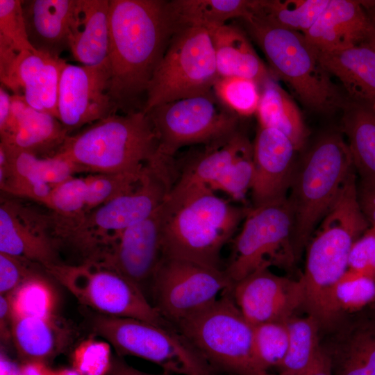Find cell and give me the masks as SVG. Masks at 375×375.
<instances>
[{"mask_svg": "<svg viewBox=\"0 0 375 375\" xmlns=\"http://www.w3.org/2000/svg\"><path fill=\"white\" fill-rule=\"evenodd\" d=\"M109 3V95L117 113L144 111L150 81L178 29L168 1Z\"/></svg>", "mask_w": 375, "mask_h": 375, "instance_id": "cell-1", "label": "cell"}, {"mask_svg": "<svg viewBox=\"0 0 375 375\" xmlns=\"http://www.w3.org/2000/svg\"><path fill=\"white\" fill-rule=\"evenodd\" d=\"M247 211L208 187L173 185L162 204L163 256L224 270L222 251Z\"/></svg>", "mask_w": 375, "mask_h": 375, "instance_id": "cell-2", "label": "cell"}, {"mask_svg": "<svg viewBox=\"0 0 375 375\" xmlns=\"http://www.w3.org/2000/svg\"><path fill=\"white\" fill-rule=\"evenodd\" d=\"M369 226L358 203L352 172L307 246L305 271L300 281L308 312L320 317L338 312L337 290L348 269L351 247Z\"/></svg>", "mask_w": 375, "mask_h": 375, "instance_id": "cell-3", "label": "cell"}, {"mask_svg": "<svg viewBox=\"0 0 375 375\" xmlns=\"http://www.w3.org/2000/svg\"><path fill=\"white\" fill-rule=\"evenodd\" d=\"M158 140L148 113L112 114L66 138L53 156L91 174L139 172L159 156Z\"/></svg>", "mask_w": 375, "mask_h": 375, "instance_id": "cell-4", "label": "cell"}, {"mask_svg": "<svg viewBox=\"0 0 375 375\" xmlns=\"http://www.w3.org/2000/svg\"><path fill=\"white\" fill-rule=\"evenodd\" d=\"M277 77L289 85L309 110L331 113L349 101L321 64L317 49L304 34L271 23L254 12L241 19Z\"/></svg>", "mask_w": 375, "mask_h": 375, "instance_id": "cell-5", "label": "cell"}, {"mask_svg": "<svg viewBox=\"0 0 375 375\" xmlns=\"http://www.w3.org/2000/svg\"><path fill=\"white\" fill-rule=\"evenodd\" d=\"M354 169L347 142L335 132L320 137L296 165L287 199L297 260Z\"/></svg>", "mask_w": 375, "mask_h": 375, "instance_id": "cell-6", "label": "cell"}, {"mask_svg": "<svg viewBox=\"0 0 375 375\" xmlns=\"http://www.w3.org/2000/svg\"><path fill=\"white\" fill-rule=\"evenodd\" d=\"M175 176L173 165L162 159L156 160L131 192L67 218L62 229L65 240L86 256L108 251L124 230L149 217L160 207L175 182Z\"/></svg>", "mask_w": 375, "mask_h": 375, "instance_id": "cell-7", "label": "cell"}, {"mask_svg": "<svg viewBox=\"0 0 375 375\" xmlns=\"http://www.w3.org/2000/svg\"><path fill=\"white\" fill-rule=\"evenodd\" d=\"M85 310L93 335L105 339L120 356L152 362L166 375H220L176 328Z\"/></svg>", "mask_w": 375, "mask_h": 375, "instance_id": "cell-8", "label": "cell"}, {"mask_svg": "<svg viewBox=\"0 0 375 375\" xmlns=\"http://www.w3.org/2000/svg\"><path fill=\"white\" fill-rule=\"evenodd\" d=\"M176 328L219 374L277 375L265 371L258 362L253 326L235 303L231 289Z\"/></svg>", "mask_w": 375, "mask_h": 375, "instance_id": "cell-9", "label": "cell"}, {"mask_svg": "<svg viewBox=\"0 0 375 375\" xmlns=\"http://www.w3.org/2000/svg\"><path fill=\"white\" fill-rule=\"evenodd\" d=\"M219 78L208 31L188 26L172 36L148 87L144 112L212 91Z\"/></svg>", "mask_w": 375, "mask_h": 375, "instance_id": "cell-10", "label": "cell"}, {"mask_svg": "<svg viewBox=\"0 0 375 375\" xmlns=\"http://www.w3.org/2000/svg\"><path fill=\"white\" fill-rule=\"evenodd\" d=\"M45 269L86 308L176 328L148 301L141 289L115 271L95 264L64 262Z\"/></svg>", "mask_w": 375, "mask_h": 375, "instance_id": "cell-11", "label": "cell"}, {"mask_svg": "<svg viewBox=\"0 0 375 375\" xmlns=\"http://www.w3.org/2000/svg\"><path fill=\"white\" fill-rule=\"evenodd\" d=\"M287 197L248 210L224 271L234 283L260 268H288L297 260Z\"/></svg>", "mask_w": 375, "mask_h": 375, "instance_id": "cell-12", "label": "cell"}, {"mask_svg": "<svg viewBox=\"0 0 375 375\" xmlns=\"http://www.w3.org/2000/svg\"><path fill=\"white\" fill-rule=\"evenodd\" d=\"M159 143V152L174 158L181 148L216 144L238 131L239 117L226 108L213 91L156 106L147 112Z\"/></svg>", "mask_w": 375, "mask_h": 375, "instance_id": "cell-13", "label": "cell"}, {"mask_svg": "<svg viewBox=\"0 0 375 375\" xmlns=\"http://www.w3.org/2000/svg\"><path fill=\"white\" fill-rule=\"evenodd\" d=\"M233 285L224 270L162 256L149 290L153 306L176 328L211 306Z\"/></svg>", "mask_w": 375, "mask_h": 375, "instance_id": "cell-14", "label": "cell"}, {"mask_svg": "<svg viewBox=\"0 0 375 375\" xmlns=\"http://www.w3.org/2000/svg\"><path fill=\"white\" fill-rule=\"evenodd\" d=\"M108 58L96 66L67 64L60 81L58 119L69 133L117 113L109 95Z\"/></svg>", "mask_w": 375, "mask_h": 375, "instance_id": "cell-15", "label": "cell"}, {"mask_svg": "<svg viewBox=\"0 0 375 375\" xmlns=\"http://www.w3.org/2000/svg\"><path fill=\"white\" fill-rule=\"evenodd\" d=\"M231 294L244 318L253 326L287 321L303 304L300 280L276 275L264 267L233 283Z\"/></svg>", "mask_w": 375, "mask_h": 375, "instance_id": "cell-16", "label": "cell"}, {"mask_svg": "<svg viewBox=\"0 0 375 375\" xmlns=\"http://www.w3.org/2000/svg\"><path fill=\"white\" fill-rule=\"evenodd\" d=\"M162 256L161 205L149 217L124 230L108 254L95 265L116 272L145 294Z\"/></svg>", "mask_w": 375, "mask_h": 375, "instance_id": "cell-17", "label": "cell"}, {"mask_svg": "<svg viewBox=\"0 0 375 375\" xmlns=\"http://www.w3.org/2000/svg\"><path fill=\"white\" fill-rule=\"evenodd\" d=\"M0 253L21 258L45 269L63 263L50 235L44 214L31 211L19 203L1 197Z\"/></svg>", "mask_w": 375, "mask_h": 375, "instance_id": "cell-18", "label": "cell"}, {"mask_svg": "<svg viewBox=\"0 0 375 375\" xmlns=\"http://www.w3.org/2000/svg\"><path fill=\"white\" fill-rule=\"evenodd\" d=\"M292 141L277 129L259 126L253 143V207L287 197L296 168Z\"/></svg>", "mask_w": 375, "mask_h": 375, "instance_id": "cell-19", "label": "cell"}, {"mask_svg": "<svg viewBox=\"0 0 375 375\" xmlns=\"http://www.w3.org/2000/svg\"><path fill=\"white\" fill-rule=\"evenodd\" d=\"M22 9L28 41L35 50L60 57L69 49L79 15L78 0L23 1Z\"/></svg>", "mask_w": 375, "mask_h": 375, "instance_id": "cell-20", "label": "cell"}, {"mask_svg": "<svg viewBox=\"0 0 375 375\" xmlns=\"http://www.w3.org/2000/svg\"><path fill=\"white\" fill-rule=\"evenodd\" d=\"M0 135L1 142L38 156L50 157L69 133L58 118L31 108L22 95L13 94L9 120Z\"/></svg>", "mask_w": 375, "mask_h": 375, "instance_id": "cell-21", "label": "cell"}, {"mask_svg": "<svg viewBox=\"0 0 375 375\" xmlns=\"http://www.w3.org/2000/svg\"><path fill=\"white\" fill-rule=\"evenodd\" d=\"M373 28L361 1L329 0L304 35L317 50L331 51L363 44Z\"/></svg>", "mask_w": 375, "mask_h": 375, "instance_id": "cell-22", "label": "cell"}, {"mask_svg": "<svg viewBox=\"0 0 375 375\" xmlns=\"http://www.w3.org/2000/svg\"><path fill=\"white\" fill-rule=\"evenodd\" d=\"M317 51L321 64L339 80L350 101L375 110V51L365 44Z\"/></svg>", "mask_w": 375, "mask_h": 375, "instance_id": "cell-23", "label": "cell"}, {"mask_svg": "<svg viewBox=\"0 0 375 375\" xmlns=\"http://www.w3.org/2000/svg\"><path fill=\"white\" fill-rule=\"evenodd\" d=\"M77 332L56 315L48 318H12L11 335L25 362L47 364L73 343Z\"/></svg>", "mask_w": 375, "mask_h": 375, "instance_id": "cell-24", "label": "cell"}, {"mask_svg": "<svg viewBox=\"0 0 375 375\" xmlns=\"http://www.w3.org/2000/svg\"><path fill=\"white\" fill-rule=\"evenodd\" d=\"M327 344L333 375H375V320L348 324L345 319L335 329Z\"/></svg>", "mask_w": 375, "mask_h": 375, "instance_id": "cell-25", "label": "cell"}, {"mask_svg": "<svg viewBox=\"0 0 375 375\" xmlns=\"http://www.w3.org/2000/svg\"><path fill=\"white\" fill-rule=\"evenodd\" d=\"M210 35L219 77H242L255 81L260 87L269 72L246 34L233 24L207 29Z\"/></svg>", "mask_w": 375, "mask_h": 375, "instance_id": "cell-26", "label": "cell"}, {"mask_svg": "<svg viewBox=\"0 0 375 375\" xmlns=\"http://www.w3.org/2000/svg\"><path fill=\"white\" fill-rule=\"evenodd\" d=\"M78 1L79 15L69 50L73 58L82 65H99L108 58L109 51V0Z\"/></svg>", "mask_w": 375, "mask_h": 375, "instance_id": "cell-27", "label": "cell"}, {"mask_svg": "<svg viewBox=\"0 0 375 375\" xmlns=\"http://www.w3.org/2000/svg\"><path fill=\"white\" fill-rule=\"evenodd\" d=\"M251 144L248 138L238 131L226 140L206 146L203 151L185 165L174 185L210 188Z\"/></svg>", "mask_w": 375, "mask_h": 375, "instance_id": "cell-28", "label": "cell"}, {"mask_svg": "<svg viewBox=\"0 0 375 375\" xmlns=\"http://www.w3.org/2000/svg\"><path fill=\"white\" fill-rule=\"evenodd\" d=\"M256 114L259 126L278 130L292 141L297 151L304 147L308 132L301 113L293 99L272 77L261 85Z\"/></svg>", "mask_w": 375, "mask_h": 375, "instance_id": "cell-29", "label": "cell"}, {"mask_svg": "<svg viewBox=\"0 0 375 375\" xmlns=\"http://www.w3.org/2000/svg\"><path fill=\"white\" fill-rule=\"evenodd\" d=\"M342 131L360 178H375V110L352 101L344 108Z\"/></svg>", "mask_w": 375, "mask_h": 375, "instance_id": "cell-30", "label": "cell"}, {"mask_svg": "<svg viewBox=\"0 0 375 375\" xmlns=\"http://www.w3.org/2000/svg\"><path fill=\"white\" fill-rule=\"evenodd\" d=\"M253 0H172L168 7L180 29L198 26L206 29L223 25L228 19H242L252 12Z\"/></svg>", "mask_w": 375, "mask_h": 375, "instance_id": "cell-31", "label": "cell"}, {"mask_svg": "<svg viewBox=\"0 0 375 375\" xmlns=\"http://www.w3.org/2000/svg\"><path fill=\"white\" fill-rule=\"evenodd\" d=\"M289 340L278 375H301L310 366L321 348L320 328L311 316L292 315L287 320Z\"/></svg>", "mask_w": 375, "mask_h": 375, "instance_id": "cell-32", "label": "cell"}, {"mask_svg": "<svg viewBox=\"0 0 375 375\" xmlns=\"http://www.w3.org/2000/svg\"><path fill=\"white\" fill-rule=\"evenodd\" d=\"M329 0H254L252 12L276 25L305 33Z\"/></svg>", "mask_w": 375, "mask_h": 375, "instance_id": "cell-33", "label": "cell"}, {"mask_svg": "<svg viewBox=\"0 0 375 375\" xmlns=\"http://www.w3.org/2000/svg\"><path fill=\"white\" fill-rule=\"evenodd\" d=\"M7 297L12 318L55 316L56 293L44 276L25 281Z\"/></svg>", "mask_w": 375, "mask_h": 375, "instance_id": "cell-34", "label": "cell"}, {"mask_svg": "<svg viewBox=\"0 0 375 375\" xmlns=\"http://www.w3.org/2000/svg\"><path fill=\"white\" fill-rule=\"evenodd\" d=\"M47 54L38 51H22L13 67L6 88L14 94L22 95L31 108L44 112L40 101L39 81Z\"/></svg>", "mask_w": 375, "mask_h": 375, "instance_id": "cell-35", "label": "cell"}, {"mask_svg": "<svg viewBox=\"0 0 375 375\" xmlns=\"http://www.w3.org/2000/svg\"><path fill=\"white\" fill-rule=\"evenodd\" d=\"M260 85L255 81L242 77H219L212 91L219 101L240 117L256 113L260 99Z\"/></svg>", "mask_w": 375, "mask_h": 375, "instance_id": "cell-36", "label": "cell"}, {"mask_svg": "<svg viewBox=\"0 0 375 375\" xmlns=\"http://www.w3.org/2000/svg\"><path fill=\"white\" fill-rule=\"evenodd\" d=\"M148 166L139 172L91 174L85 177L88 187L84 212L135 189Z\"/></svg>", "mask_w": 375, "mask_h": 375, "instance_id": "cell-37", "label": "cell"}, {"mask_svg": "<svg viewBox=\"0 0 375 375\" xmlns=\"http://www.w3.org/2000/svg\"><path fill=\"white\" fill-rule=\"evenodd\" d=\"M256 355L262 367L267 372L278 367L288 347L287 321L269 322L253 326Z\"/></svg>", "mask_w": 375, "mask_h": 375, "instance_id": "cell-38", "label": "cell"}, {"mask_svg": "<svg viewBox=\"0 0 375 375\" xmlns=\"http://www.w3.org/2000/svg\"><path fill=\"white\" fill-rule=\"evenodd\" d=\"M255 176L253 144L244 149L226 172L210 188L222 191L236 201L243 200Z\"/></svg>", "mask_w": 375, "mask_h": 375, "instance_id": "cell-39", "label": "cell"}, {"mask_svg": "<svg viewBox=\"0 0 375 375\" xmlns=\"http://www.w3.org/2000/svg\"><path fill=\"white\" fill-rule=\"evenodd\" d=\"M112 362L110 344L93 337L81 342L72 353L73 369L79 375H107Z\"/></svg>", "mask_w": 375, "mask_h": 375, "instance_id": "cell-40", "label": "cell"}, {"mask_svg": "<svg viewBox=\"0 0 375 375\" xmlns=\"http://www.w3.org/2000/svg\"><path fill=\"white\" fill-rule=\"evenodd\" d=\"M86 178L72 177L53 188L46 205L62 217H76L84 212L87 195Z\"/></svg>", "mask_w": 375, "mask_h": 375, "instance_id": "cell-41", "label": "cell"}, {"mask_svg": "<svg viewBox=\"0 0 375 375\" xmlns=\"http://www.w3.org/2000/svg\"><path fill=\"white\" fill-rule=\"evenodd\" d=\"M375 299V280L346 272L337 290V301L344 317Z\"/></svg>", "mask_w": 375, "mask_h": 375, "instance_id": "cell-42", "label": "cell"}, {"mask_svg": "<svg viewBox=\"0 0 375 375\" xmlns=\"http://www.w3.org/2000/svg\"><path fill=\"white\" fill-rule=\"evenodd\" d=\"M22 3L20 0H0V35L17 52L35 51L28 41Z\"/></svg>", "mask_w": 375, "mask_h": 375, "instance_id": "cell-43", "label": "cell"}, {"mask_svg": "<svg viewBox=\"0 0 375 375\" xmlns=\"http://www.w3.org/2000/svg\"><path fill=\"white\" fill-rule=\"evenodd\" d=\"M44 272L45 268L39 264L0 253V295L8 296L25 281L44 276Z\"/></svg>", "mask_w": 375, "mask_h": 375, "instance_id": "cell-44", "label": "cell"}, {"mask_svg": "<svg viewBox=\"0 0 375 375\" xmlns=\"http://www.w3.org/2000/svg\"><path fill=\"white\" fill-rule=\"evenodd\" d=\"M67 64L60 57L47 55L39 81L40 97L44 110L58 119L60 81Z\"/></svg>", "mask_w": 375, "mask_h": 375, "instance_id": "cell-45", "label": "cell"}, {"mask_svg": "<svg viewBox=\"0 0 375 375\" xmlns=\"http://www.w3.org/2000/svg\"><path fill=\"white\" fill-rule=\"evenodd\" d=\"M348 272L375 280V227L369 228L353 244Z\"/></svg>", "mask_w": 375, "mask_h": 375, "instance_id": "cell-46", "label": "cell"}, {"mask_svg": "<svg viewBox=\"0 0 375 375\" xmlns=\"http://www.w3.org/2000/svg\"><path fill=\"white\" fill-rule=\"evenodd\" d=\"M357 195L363 214L370 225L375 227V178H360Z\"/></svg>", "mask_w": 375, "mask_h": 375, "instance_id": "cell-47", "label": "cell"}, {"mask_svg": "<svg viewBox=\"0 0 375 375\" xmlns=\"http://www.w3.org/2000/svg\"><path fill=\"white\" fill-rule=\"evenodd\" d=\"M18 53L9 41L0 35V80L4 87L10 78Z\"/></svg>", "mask_w": 375, "mask_h": 375, "instance_id": "cell-48", "label": "cell"}, {"mask_svg": "<svg viewBox=\"0 0 375 375\" xmlns=\"http://www.w3.org/2000/svg\"><path fill=\"white\" fill-rule=\"evenodd\" d=\"M301 375H333L331 357L322 344L313 362Z\"/></svg>", "mask_w": 375, "mask_h": 375, "instance_id": "cell-49", "label": "cell"}, {"mask_svg": "<svg viewBox=\"0 0 375 375\" xmlns=\"http://www.w3.org/2000/svg\"><path fill=\"white\" fill-rule=\"evenodd\" d=\"M12 317L10 306L7 296L0 295V331L1 338L8 340L11 335Z\"/></svg>", "mask_w": 375, "mask_h": 375, "instance_id": "cell-50", "label": "cell"}, {"mask_svg": "<svg viewBox=\"0 0 375 375\" xmlns=\"http://www.w3.org/2000/svg\"><path fill=\"white\" fill-rule=\"evenodd\" d=\"M11 96L1 85L0 87V133L4 131L9 120Z\"/></svg>", "mask_w": 375, "mask_h": 375, "instance_id": "cell-51", "label": "cell"}, {"mask_svg": "<svg viewBox=\"0 0 375 375\" xmlns=\"http://www.w3.org/2000/svg\"><path fill=\"white\" fill-rule=\"evenodd\" d=\"M22 375H55L46 363L41 362H25L20 365Z\"/></svg>", "mask_w": 375, "mask_h": 375, "instance_id": "cell-52", "label": "cell"}, {"mask_svg": "<svg viewBox=\"0 0 375 375\" xmlns=\"http://www.w3.org/2000/svg\"><path fill=\"white\" fill-rule=\"evenodd\" d=\"M107 375H158L139 371L119 358L113 359L112 367ZM166 375V374H162Z\"/></svg>", "mask_w": 375, "mask_h": 375, "instance_id": "cell-53", "label": "cell"}, {"mask_svg": "<svg viewBox=\"0 0 375 375\" xmlns=\"http://www.w3.org/2000/svg\"><path fill=\"white\" fill-rule=\"evenodd\" d=\"M0 375H22L20 365L2 352L0 356Z\"/></svg>", "mask_w": 375, "mask_h": 375, "instance_id": "cell-54", "label": "cell"}, {"mask_svg": "<svg viewBox=\"0 0 375 375\" xmlns=\"http://www.w3.org/2000/svg\"><path fill=\"white\" fill-rule=\"evenodd\" d=\"M362 44H365L367 47H369L375 51V24L374 25V28L372 31V32H371L370 35H369L368 38Z\"/></svg>", "mask_w": 375, "mask_h": 375, "instance_id": "cell-55", "label": "cell"}, {"mask_svg": "<svg viewBox=\"0 0 375 375\" xmlns=\"http://www.w3.org/2000/svg\"><path fill=\"white\" fill-rule=\"evenodd\" d=\"M55 375H79V374L72 369H62L55 371Z\"/></svg>", "mask_w": 375, "mask_h": 375, "instance_id": "cell-56", "label": "cell"}, {"mask_svg": "<svg viewBox=\"0 0 375 375\" xmlns=\"http://www.w3.org/2000/svg\"><path fill=\"white\" fill-rule=\"evenodd\" d=\"M375 320V319H374Z\"/></svg>", "mask_w": 375, "mask_h": 375, "instance_id": "cell-57", "label": "cell"}]
</instances>
